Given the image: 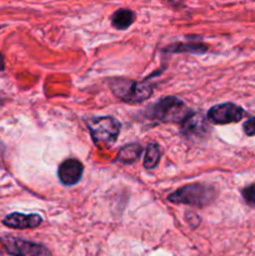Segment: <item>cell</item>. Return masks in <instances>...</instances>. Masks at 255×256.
I'll list each match as a JSON object with an SVG mask.
<instances>
[{"label": "cell", "instance_id": "277c9868", "mask_svg": "<svg viewBox=\"0 0 255 256\" xmlns=\"http://www.w3.org/2000/svg\"><path fill=\"white\" fill-rule=\"evenodd\" d=\"M112 92L119 99L128 102H140L152 96V90L146 82H135L129 80H114L112 82Z\"/></svg>", "mask_w": 255, "mask_h": 256}, {"label": "cell", "instance_id": "5bb4252c", "mask_svg": "<svg viewBox=\"0 0 255 256\" xmlns=\"http://www.w3.org/2000/svg\"><path fill=\"white\" fill-rule=\"evenodd\" d=\"M242 198L246 202V204L252 205V206H255V184L249 185V186L245 188L242 190Z\"/></svg>", "mask_w": 255, "mask_h": 256}, {"label": "cell", "instance_id": "ba28073f", "mask_svg": "<svg viewBox=\"0 0 255 256\" xmlns=\"http://www.w3.org/2000/svg\"><path fill=\"white\" fill-rule=\"evenodd\" d=\"M42 219L38 214H20V212H12L8 215L2 222L6 226L12 228V229H34L42 224Z\"/></svg>", "mask_w": 255, "mask_h": 256}, {"label": "cell", "instance_id": "4fadbf2b", "mask_svg": "<svg viewBox=\"0 0 255 256\" xmlns=\"http://www.w3.org/2000/svg\"><path fill=\"white\" fill-rule=\"evenodd\" d=\"M206 45L204 44H174L168 46L166 52H206Z\"/></svg>", "mask_w": 255, "mask_h": 256}, {"label": "cell", "instance_id": "7a4b0ae2", "mask_svg": "<svg viewBox=\"0 0 255 256\" xmlns=\"http://www.w3.org/2000/svg\"><path fill=\"white\" fill-rule=\"evenodd\" d=\"M215 195L216 194L212 188L194 182L178 189L168 196V200L174 204H186L202 208L210 204L215 199Z\"/></svg>", "mask_w": 255, "mask_h": 256}, {"label": "cell", "instance_id": "6da1fadb", "mask_svg": "<svg viewBox=\"0 0 255 256\" xmlns=\"http://www.w3.org/2000/svg\"><path fill=\"white\" fill-rule=\"evenodd\" d=\"M92 140L100 148H110L120 134V122L112 116H95L86 120Z\"/></svg>", "mask_w": 255, "mask_h": 256}, {"label": "cell", "instance_id": "52a82bcc", "mask_svg": "<svg viewBox=\"0 0 255 256\" xmlns=\"http://www.w3.org/2000/svg\"><path fill=\"white\" fill-rule=\"evenodd\" d=\"M84 166L76 159H68L59 166V179L64 185H75L82 179Z\"/></svg>", "mask_w": 255, "mask_h": 256}, {"label": "cell", "instance_id": "9c48e42d", "mask_svg": "<svg viewBox=\"0 0 255 256\" xmlns=\"http://www.w3.org/2000/svg\"><path fill=\"white\" fill-rule=\"evenodd\" d=\"M182 130L184 134H199V132L208 130L204 119L199 114L192 112L184 122H182Z\"/></svg>", "mask_w": 255, "mask_h": 256}, {"label": "cell", "instance_id": "5b68a950", "mask_svg": "<svg viewBox=\"0 0 255 256\" xmlns=\"http://www.w3.org/2000/svg\"><path fill=\"white\" fill-rule=\"evenodd\" d=\"M2 246L12 256H52L49 250L42 245L26 242L15 236H2L0 239Z\"/></svg>", "mask_w": 255, "mask_h": 256}, {"label": "cell", "instance_id": "e0dca14e", "mask_svg": "<svg viewBox=\"0 0 255 256\" xmlns=\"http://www.w3.org/2000/svg\"><path fill=\"white\" fill-rule=\"evenodd\" d=\"M2 149H4V145H2V142H0V154H2Z\"/></svg>", "mask_w": 255, "mask_h": 256}, {"label": "cell", "instance_id": "2e32d148", "mask_svg": "<svg viewBox=\"0 0 255 256\" xmlns=\"http://www.w3.org/2000/svg\"><path fill=\"white\" fill-rule=\"evenodd\" d=\"M4 68H5V64H4V59H2V54H0V72H2V70H4Z\"/></svg>", "mask_w": 255, "mask_h": 256}, {"label": "cell", "instance_id": "3957f363", "mask_svg": "<svg viewBox=\"0 0 255 256\" xmlns=\"http://www.w3.org/2000/svg\"><path fill=\"white\" fill-rule=\"evenodd\" d=\"M190 114L186 105L174 96L162 98L152 106V116L164 122H182Z\"/></svg>", "mask_w": 255, "mask_h": 256}, {"label": "cell", "instance_id": "8fae6325", "mask_svg": "<svg viewBox=\"0 0 255 256\" xmlns=\"http://www.w3.org/2000/svg\"><path fill=\"white\" fill-rule=\"evenodd\" d=\"M142 152V148L139 144H130L128 146L122 148V150L118 154L116 160L120 162H124V164H132L139 159Z\"/></svg>", "mask_w": 255, "mask_h": 256}, {"label": "cell", "instance_id": "7c38bea8", "mask_svg": "<svg viewBox=\"0 0 255 256\" xmlns=\"http://www.w3.org/2000/svg\"><path fill=\"white\" fill-rule=\"evenodd\" d=\"M160 156H162V150H160L159 145L155 144V142H152V144L148 145V149L144 158L145 169H154L159 164Z\"/></svg>", "mask_w": 255, "mask_h": 256}, {"label": "cell", "instance_id": "8992f818", "mask_svg": "<svg viewBox=\"0 0 255 256\" xmlns=\"http://www.w3.org/2000/svg\"><path fill=\"white\" fill-rule=\"evenodd\" d=\"M244 116V112L240 106L232 102H225L212 106L208 112V119L214 124H230L238 122Z\"/></svg>", "mask_w": 255, "mask_h": 256}, {"label": "cell", "instance_id": "9a60e30c", "mask_svg": "<svg viewBox=\"0 0 255 256\" xmlns=\"http://www.w3.org/2000/svg\"><path fill=\"white\" fill-rule=\"evenodd\" d=\"M242 128H244V132L246 135H249V136L255 135V118H252L248 122H245Z\"/></svg>", "mask_w": 255, "mask_h": 256}, {"label": "cell", "instance_id": "30bf717a", "mask_svg": "<svg viewBox=\"0 0 255 256\" xmlns=\"http://www.w3.org/2000/svg\"><path fill=\"white\" fill-rule=\"evenodd\" d=\"M135 14L129 9H120L112 16V26L119 30H125L134 22Z\"/></svg>", "mask_w": 255, "mask_h": 256}]
</instances>
